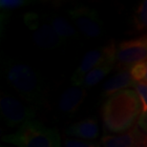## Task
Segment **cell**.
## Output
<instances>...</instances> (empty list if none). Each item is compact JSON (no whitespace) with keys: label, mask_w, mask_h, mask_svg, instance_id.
Segmentation results:
<instances>
[{"label":"cell","mask_w":147,"mask_h":147,"mask_svg":"<svg viewBox=\"0 0 147 147\" xmlns=\"http://www.w3.org/2000/svg\"><path fill=\"white\" fill-rule=\"evenodd\" d=\"M142 113L140 98L136 91L126 89L110 96L102 107V121L105 130L122 134L138 123Z\"/></svg>","instance_id":"1"},{"label":"cell","mask_w":147,"mask_h":147,"mask_svg":"<svg viewBox=\"0 0 147 147\" xmlns=\"http://www.w3.org/2000/svg\"><path fill=\"white\" fill-rule=\"evenodd\" d=\"M2 140L17 147H61L57 129L50 128L34 119L25 122L14 133L3 136Z\"/></svg>","instance_id":"2"},{"label":"cell","mask_w":147,"mask_h":147,"mask_svg":"<svg viewBox=\"0 0 147 147\" xmlns=\"http://www.w3.org/2000/svg\"><path fill=\"white\" fill-rule=\"evenodd\" d=\"M6 78L11 88L28 101L41 99L42 86L36 73L29 65L11 62L6 68Z\"/></svg>","instance_id":"3"},{"label":"cell","mask_w":147,"mask_h":147,"mask_svg":"<svg viewBox=\"0 0 147 147\" xmlns=\"http://www.w3.org/2000/svg\"><path fill=\"white\" fill-rule=\"evenodd\" d=\"M116 50L117 48L112 43L86 53L72 76L71 80L74 86H76L92 70L102 65H113L116 62Z\"/></svg>","instance_id":"4"},{"label":"cell","mask_w":147,"mask_h":147,"mask_svg":"<svg viewBox=\"0 0 147 147\" xmlns=\"http://www.w3.org/2000/svg\"><path fill=\"white\" fill-rule=\"evenodd\" d=\"M0 113L3 120L10 127L21 126L34 119V112L13 96L2 95L0 98Z\"/></svg>","instance_id":"5"},{"label":"cell","mask_w":147,"mask_h":147,"mask_svg":"<svg viewBox=\"0 0 147 147\" xmlns=\"http://www.w3.org/2000/svg\"><path fill=\"white\" fill-rule=\"evenodd\" d=\"M147 60V39L137 38L123 41L116 50V62L122 69L131 67Z\"/></svg>","instance_id":"6"},{"label":"cell","mask_w":147,"mask_h":147,"mask_svg":"<svg viewBox=\"0 0 147 147\" xmlns=\"http://www.w3.org/2000/svg\"><path fill=\"white\" fill-rule=\"evenodd\" d=\"M76 27L89 38L98 37L102 33V23L98 13L86 7H76L68 11Z\"/></svg>","instance_id":"7"},{"label":"cell","mask_w":147,"mask_h":147,"mask_svg":"<svg viewBox=\"0 0 147 147\" xmlns=\"http://www.w3.org/2000/svg\"><path fill=\"white\" fill-rule=\"evenodd\" d=\"M25 20L29 28L33 32L34 40L36 45L43 49L57 48L62 42V38L55 33L52 26L47 24H40L38 22L37 16L27 14Z\"/></svg>","instance_id":"8"},{"label":"cell","mask_w":147,"mask_h":147,"mask_svg":"<svg viewBox=\"0 0 147 147\" xmlns=\"http://www.w3.org/2000/svg\"><path fill=\"white\" fill-rule=\"evenodd\" d=\"M102 147H147V133L139 126L119 135H105L101 138Z\"/></svg>","instance_id":"9"},{"label":"cell","mask_w":147,"mask_h":147,"mask_svg":"<svg viewBox=\"0 0 147 147\" xmlns=\"http://www.w3.org/2000/svg\"><path fill=\"white\" fill-rule=\"evenodd\" d=\"M65 133L67 136L78 140H92L98 137L99 127L98 121L94 119H85L68 126Z\"/></svg>","instance_id":"10"},{"label":"cell","mask_w":147,"mask_h":147,"mask_svg":"<svg viewBox=\"0 0 147 147\" xmlns=\"http://www.w3.org/2000/svg\"><path fill=\"white\" fill-rule=\"evenodd\" d=\"M86 98V89L79 86H73L65 90L61 95L58 107L62 113L73 114L80 107Z\"/></svg>","instance_id":"11"},{"label":"cell","mask_w":147,"mask_h":147,"mask_svg":"<svg viewBox=\"0 0 147 147\" xmlns=\"http://www.w3.org/2000/svg\"><path fill=\"white\" fill-rule=\"evenodd\" d=\"M137 82L132 78L130 70L121 69L109 78L103 84V93L106 96H112L128 88H135Z\"/></svg>","instance_id":"12"},{"label":"cell","mask_w":147,"mask_h":147,"mask_svg":"<svg viewBox=\"0 0 147 147\" xmlns=\"http://www.w3.org/2000/svg\"><path fill=\"white\" fill-rule=\"evenodd\" d=\"M113 65H102L98 68L92 70L90 73H88L76 86H79L82 88H90L95 86L96 84L99 83L112 70Z\"/></svg>","instance_id":"13"},{"label":"cell","mask_w":147,"mask_h":147,"mask_svg":"<svg viewBox=\"0 0 147 147\" xmlns=\"http://www.w3.org/2000/svg\"><path fill=\"white\" fill-rule=\"evenodd\" d=\"M51 26L61 38L76 36V31L68 20L63 17L55 16L51 19Z\"/></svg>","instance_id":"14"},{"label":"cell","mask_w":147,"mask_h":147,"mask_svg":"<svg viewBox=\"0 0 147 147\" xmlns=\"http://www.w3.org/2000/svg\"><path fill=\"white\" fill-rule=\"evenodd\" d=\"M135 25L138 30L147 28V0H144L138 7L135 13Z\"/></svg>","instance_id":"15"},{"label":"cell","mask_w":147,"mask_h":147,"mask_svg":"<svg viewBox=\"0 0 147 147\" xmlns=\"http://www.w3.org/2000/svg\"><path fill=\"white\" fill-rule=\"evenodd\" d=\"M129 70L135 81L147 84V60L136 64Z\"/></svg>","instance_id":"16"},{"label":"cell","mask_w":147,"mask_h":147,"mask_svg":"<svg viewBox=\"0 0 147 147\" xmlns=\"http://www.w3.org/2000/svg\"><path fill=\"white\" fill-rule=\"evenodd\" d=\"M64 147H102L101 143L88 140H78V139H68L64 142Z\"/></svg>","instance_id":"17"},{"label":"cell","mask_w":147,"mask_h":147,"mask_svg":"<svg viewBox=\"0 0 147 147\" xmlns=\"http://www.w3.org/2000/svg\"><path fill=\"white\" fill-rule=\"evenodd\" d=\"M28 5V2L25 0H1L0 1V7L1 10L10 11L13 9L21 8L23 6Z\"/></svg>","instance_id":"18"}]
</instances>
